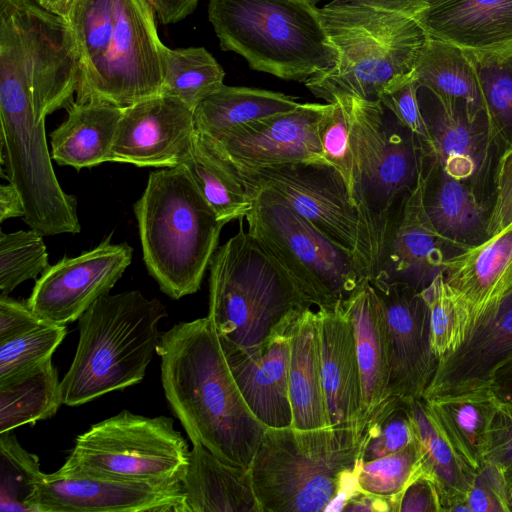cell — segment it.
<instances>
[{
	"mask_svg": "<svg viewBox=\"0 0 512 512\" xmlns=\"http://www.w3.org/2000/svg\"><path fill=\"white\" fill-rule=\"evenodd\" d=\"M414 18L442 0H347Z\"/></svg>",
	"mask_w": 512,
	"mask_h": 512,
	"instance_id": "11a10c76",
	"label": "cell"
},
{
	"mask_svg": "<svg viewBox=\"0 0 512 512\" xmlns=\"http://www.w3.org/2000/svg\"><path fill=\"white\" fill-rule=\"evenodd\" d=\"M110 236L97 247L73 258H63L36 280L27 299L41 318L58 325L78 320L121 278L132 260L126 243L113 244Z\"/></svg>",
	"mask_w": 512,
	"mask_h": 512,
	"instance_id": "9a60e30c",
	"label": "cell"
},
{
	"mask_svg": "<svg viewBox=\"0 0 512 512\" xmlns=\"http://www.w3.org/2000/svg\"><path fill=\"white\" fill-rule=\"evenodd\" d=\"M208 18L221 49L259 72L305 82L338 61L319 8L305 0H209Z\"/></svg>",
	"mask_w": 512,
	"mask_h": 512,
	"instance_id": "ba28073f",
	"label": "cell"
},
{
	"mask_svg": "<svg viewBox=\"0 0 512 512\" xmlns=\"http://www.w3.org/2000/svg\"><path fill=\"white\" fill-rule=\"evenodd\" d=\"M504 480L509 502L512 506V463L504 470Z\"/></svg>",
	"mask_w": 512,
	"mask_h": 512,
	"instance_id": "91938a15",
	"label": "cell"
},
{
	"mask_svg": "<svg viewBox=\"0 0 512 512\" xmlns=\"http://www.w3.org/2000/svg\"><path fill=\"white\" fill-rule=\"evenodd\" d=\"M369 281L383 302L389 325L390 396L422 399L439 362L431 348L426 300L409 285Z\"/></svg>",
	"mask_w": 512,
	"mask_h": 512,
	"instance_id": "ffe728a7",
	"label": "cell"
},
{
	"mask_svg": "<svg viewBox=\"0 0 512 512\" xmlns=\"http://www.w3.org/2000/svg\"><path fill=\"white\" fill-rule=\"evenodd\" d=\"M360 463L353 429L267 427L250 466L261 512L342 511Z\"/></svg>",
	"mask_w": 512,
	"mask_h": 512,
	"instance_id": "3957f363",
	"label": "cell"
},
{
	"mask_svg": "<svg viewBox=\"0 0 512 512\" xmlns=\"http://www.w3.org/2000/svg\"><path fill=\"white\" fill-rule=\"evenodd\" d=\"M318 133L324 160L342 175L352 195L354 156L351 145L349 108L345 97L337 98L333 103H329L328 109L319 122Z\"/></svg>",
	"mask_w": 512,
	"mask_h": 512,
	"instance_id": "f6af8a7d",
	"label": "cell"
},
{
	"mask_svg": "<svg viewBox=\"0 0 512 512\" xmlns=\"http://www.w3.org/2000/svg\"><path fill=\"white\" fill-rule=\"evenodd\" d=\"M398 512H442L437 487L424 468L402 491Z\"/></svg>",
	"mask_w": 512,
	"mask_h": 512,
	"instance_id": "f907efd6",
	"label": "cell"
},
{
	"mask_svg": "<svg viewBox=\"0 0 512 512\" xmlns=\"http://www.w3.org/2000/svg\"><path fill=\"white\" fill-rule=\"evenodd\" d=\"M421 293L429 309L431 348L440 360L463 344L470 331V316L445 282L442 271Z\"/></svg>",
	"mask_w": 512,
	"mask_h": 512,
	"instance_id": "f35d334b",
	"label": "cell"
},
{
	"mask_svg": "<svg viewBox=\"0 0 512 512\" xmlns=\"http://www.w3.org/2000/svg\"><path fill=\"white\" fill-rule=\"evenodd\" d=\"M463 51L478 79L491 138L503 150L512 143V47Z\"/></svg>",
	"mask_w": 512,
	"mask_h": 512,
	"instance_id": "8d00e7d4",
	"label": "cell"
},
{
	"mask_svg": "<svg viewBox=\"0 0 512 512\" xmlns=\"http://www.w3.org/2000/svg\"><path fill=\"white\" fill-rule=\"evenodd\" d=\"M423 170L416 188L393 208L383 231L370 280L402 283L421 291L442 271L454 247L432 225L423 202Z\"/></svg>",
	"mask_w": 512,
	"mask_h": 512,
	"instance_id": "2e32d148",
	"label": "cell"
},
{
	"mask_svg": "<svg viewBox=\"0 0 512 512\" xmlns=\"http://www.w3.org/2000/svg\"><path fill=\"white\" fill-rule=\"evenodd\" d=\"M464 507L465 512H511L503 471L489 463L478 470Z\"/></svg>",
	"mask_w": 512,
	"mask_h": 512,
	"instance_id": "bcb514c9",
	"label": "cell"
},
{
	"mask_svg": "<svg viewBox=\"0 0 512 512\" xmlns=\"http://www.w3.org/2000/svg\"><path fill=\"white\" fill-rule=\"evenodd\" d=\"M220 342L232 376L254 416L266 427L291 426L289 331L274 336L254 352L222 338Z\"/></svg>",
	"mask_w": 512,
	"mask_h": 512,
	"instance_id": "7402d4cb",
	"label": "cell"
},
{
	"mask_svg": "<svg viewBox=\"0 0 512 512\" xmlns=\"http://www.w3.org/2000/svg\"><path fill=\"white\" fill-rule=\"evenodd\" d=\"M417 440L414 421L406 401L390 396L373 413L359 438L361 462L398 452Z\"/></svg>",
	"mask_w": 512,
	"mask_h": 512,
	"instance_id": "ab89813d",
	"label": "cell"
},
{
	"mask_svg": "<svg viewBox=\"0 0 512 512\" xmlns=\"http://www.w3.org/2000/svg\"><path fill=\"white\" fill-rule=\"evenodd\" d=\"M399 498L370 493L359 488L344 504L343 512H398Z\"/></svg>",
	"mask_w": 512,
	"mask_h": 512,
	"instance_id": "f5cc1de1",
	"label": "cell"
},
{
	"mask_svg": "<svg viewBox=\"0 0 512 512\" xmlns=\"http://www.w3.org/2000/svg\"><path fill=\"white\" fill-rule=\"evenodd\" d=\"M414 79L445 105L463 101L472 114L484 112L475 70L457 46L429 37L416 65Z\"/></svg>",
	"mask_w": 512,
	"mask_h": 512,
	"instance_id": "e575fe53",
	"label": "cell"
},
{
	"mask_svg": "<svg viewBox=\"0 0 512 512\" xmlns=\"http://www.w3.org/2000/svg\"><path fill=\"white\" fill-rule=\"evenodd\" d=\"M179 165L187 172L218 220L227 224L247 215L252 202L244 185L232 164L217 151L206 135L195 131Z\"/></svg>",
	"mask_w": 512,
	"mask_h": 512,
	"instance_id": "1f68e13d",
	"label": "cell"
},
{
	"mask_svg": "<svg viewBox=\"0 0 512 512\" xmlns=\"http://www.w3.org/2000/svg\"><path fill=\"white\" fill-rule=\"evenodd\" d=\"M305 1H308V2H310V3L315 4V3H317V2H319V1H321V0H305Z\"/></svg>",
	"mask_w": 512,
	"mask_h": 512,
	"instance_id": "94428289",
	"label": "cell"
},
{
	"mask_svg": "<svg viewBox=\"0 0 512 512\" xmlns=\"http://www.w3.org/2000/svg\"><path fill=\"white\" fill-rule=\"evenodd\" d=\"M423 202L434 228L459 251L487 238L486 203L469 185L449 177L427 152Z\"/></svg>",
	"mask_w": 512,
	"mask_h": 512,
	"instance_id": "4316f807",
	"label": "cell"
},
{
	"mask_svg": "<svg viewBox=\"0 0 512 512\" xmlns=\"http://www.w3.org/2000/svg\"><path fill=\"white\" fill-rule=\"evenodd\" d=\"M66 334V325H58L41 318L13 336L0 340V382L32 370L51 359Z\"/></svg>",
	"mask_w": 512,
	"mask_h": 512,
	"instance_id": "60d3db41",
	"label": "cell"
},
{
	"mask_svg": "<svg viewBox=\"0 0 512 512\" xmlns=\"http://www.w3.org/2000/svg\"><path fill=\"white\" fill-rule=\"evenodd\" d=\"M316 315L330 426L353 429L358 436L362 386L352 322L343 302L318 308Z\"/></svg>",
	"mask_w": 512,
	"mask_h": 512,
	"instance_id": "603a6c76",
	"label": "cell"
},
{
	"mask_svg": "<svg viewBox=\"0 0 512 512\" xmlns=\"http://www.w3.org/2000/svg\"><path fill=\"white\" fill-rule=\"evenodd\" d=\"M232 166L246 192L266 191L279 197L336 245L354 254L370 278L368 238L348 185L332 165L307 160L266 167Z\"/></svg>",
	"mask_w": 512,
	"mask_h": 512,
	"instance_id": "4fadbf2b",
	"label": "cell"
},
{
	"mask_svg": "<svg viewBox=\"0 0 512 512\" xmlns=\"http://www.w3.org/2000/svg\"><path fill=\"white\" fill-rule=\"evenodd\" d=\"M485 461L503 472L512 463V401H499L490 429Z\"/></svg>",
	"mask_w": 512,
	"mask_h": 512,
	"instance_id": "681fc988",
	"label": "cell"
},
{
	"mask_svg": "<svg viewBox=\"0 0 512 512\" xmlns=\"http://www.w3.org/2000/svg\"><path fill=\"white\" fill-rule=\"evenodd\" d=\"M161 57V94L176 97L193 110L224 85L222 66L203 47L171 49L163 45Z\"/></svg>",
	"mask_w": 512,
	"mask_h": 512,
	"instance_id": "74e56055",
	"label": "cell"
},
{
	"mask_svg": "<svg viewBox=\"0 0 512 512\" xmlns=\"http://www.w3.org/2000/svg\"><path fill=\"white\" fill-rule=\"evenodd\" d=\"M512 356V299L438 362L423 399L490 388L496 370Z\"/></svg>",
	"mask_w": 512,
	"mask_h": 512,
	"instance_id": "cb8c5ba5",
	"label": "cell"
},
{
	"mask_svg": "<svg viewBox=\"0 0 512 512\" xmlns=\"http://www.w3.org/2000/svg\"><path fill=\"white\" fill-rule=\"evenodd\" d=\"M143 260L173 299L196 293L225 225L182 166L150 173L134 205Z\"/></svg>",
	"mask_w": 512,
	"mask_h": 512,
	"instance_id": "8992f818",
	"label": "cell"
},
{
	"mask_svg": "<svg viewBox=\"0 0 512 512\" xmlns=\"http://www.w3.org/2000/svg\"><path fill=\"white\" fill-rule=\"evenodd\" d=\"M493 182L494 195L487 220V238L512 222V143L502 150L497 159Z\"/></svg>",
	"mask_w": 512,
	"mask_h": 512,
	"instance_id": "c3c4849f",
	"label": "cell"
},
{
	"mask_svg": "<svg viewBox=\"0 0 512 512\" xmlns=\"http://www.w3.org/2000/svg\"><path fill=\"white\" fill-rule=\"evenodd\" d=\"M490 389L499 401H512V356L496 370Z\"/></svg>",
	"mask_w": 512,
	"mask_h": 512,
	"instance_id": "6f0895ef",
	"label": "cell"
},
{
	"mask_svg": "<svg viewBox=\"0 0 512 512\" xmlns=\"http://www.w3.org/2000/svg\"><path fill=\"white\" fill-rule=\"evenodd\" d=\"M416 429L425 473L435 483L442 512H465L475 472L469 469L440 431L423 399L406 401Z\"/></svg>",
	"mask_w": 512,
	"mask_h": 512,
	"instance_id": "d6a6232c",
	"label": "cell"
},
{
	"mask_svg": "<svg viewBox=\"0 0 512 512\" xmlns=\"http://www.w3.org/2000/svg\"><path fill=\"white\" fill-rule=\"evenodd\" d=\"M423 401L460 460L473 472L480 470L486 464L490 429L499 404L493 391L482 388Z\"/></svg>",
	"mask_w": 512,
	"mask_h": 512,
	"instance_id": "f1b7e54d",
	"label": "cell"
},
{
	"mask_svg": "<svg viewBox=\"0 0 512 512\" xmlns=\"http://www.w3.org/2000/svg\"><path fill=\"white\" fill-rule=\"evenodd\" d=\"M42 473L35 454L11 432L0 433V512H31L29 501Z\"/></svg>",
	"mask_w": 512,
	"mask_h": 512,
	"instance_id": "b9f144b4",
	"label": "cell"
},
{
	"mask_svg": "<svg viewBox=\"0 0 512 512\" xmlns=\"http://www.w3.org/2000/svg\"><path fill=\"white\" fill-rule=\"evenodd\" d=\"M345 98L354 156L351 196L370 244L372 275L393 208L419 182L425 147L380 101Z\"/></svg>",
	"mask_w": 512,
	"mask_h": 512,
	"instance_id": "30bf717a",
	"label": "cell"
},
{
	"mask_svg": "<svg viewBox=\"0 0 512 512\" xmlns=\"http://www.w3.org/2000/svg\"><path fill=\"white\" fill-rule=\"evenodd\" d=\"M418 102L429 141L424 144L431 160L451 178L469 185L485 202L492 151L496 149L483 112L474 115L463 101L445 105L427 88L419 86Z\"/></svg>",
	"mask_w": 512,
	"mask_h": 512,
	"instance_id": "e0dca14e",
	"label": "cell"
},
{
	"mask_svg": "<svg viewBox=\"0 0 512 512\" xmlns=\"http://www.w3.org/2000/svg\"><path fill=\"white\" fill-rule=\"evenodd\" d=\"M62 404L61 381L49 359L0 382V433L51 418Z\"/></svg>",
	"mask_w": 512,
	"mask_h": 512,
	"instance_id": "d590c367",
	"label": "cell"
},
{
	"mask_svg": "<svg viewBox=\"0 0 512 512\" xmlns=\"http://www.w3.org/2000/svg\"><path fill=\"white\" fill-rule=\"evenodd\" d=\"M418 88L419 85L412 78L386 89L381 93L379 101L426 144L429 134L418 102Z\"/></svg>",
	"mask_w": 512,
	"mask_h": 512,
	"instance_id": "7dc6e473",
	"label": "cell"
},
{
	"mask_svg": "<svg viewBox=\"0 0 512 512\" xmlns=\"http://www.w3.org/2000/svg\"><path fill=\"white\" fill-rule=\"evenodd\" d=\"M79 74L64 17L36 0H0V94L29 99L39 123L73 101Z\"/></svg>",
	"mask_w": 512,
	"mask_h": 512,
	"instance_id": "9c48e42d",
	"label": "cell"
},
{
	"mask_svg": "<svg viewBox=\"0 0 512 512\" xmlns=\"http://www.w3.org/2000/svg\"><path fill=\"white\" fill-rule=\"evenodd\" d=\"M186 512H261L249 468L193 444L181 481Z\"/></svg>",
	"mask_w": 512,
	"mask_h": 512,
	"instance_id": "83f0119b",
	"label": "cell"
},
{
	"mask_svg": "<svg viewBox=\"0 0 512 512\" xmlns=\"http://www.w3.org/2000/svg\"><path fill=\"white\" fill-rule=\"evenodd\" d=\"M162 24H173L189 16L199 0H148Z\"/></svg>",
	"mask_w": 512,
	"mask_h": 512,
	"instance_id": "db71d44e",
	"label": "cell"
},
{
	"mask_svg": "<svg viewBox=\"0 0 512 512\" xmlns=\"http://www.w3.org/2000/svg\"><path fill=\"white\" fill-rule=\"evenodd\" d=\"M329 103H300L295 109L253 120L228 132L208 137L217 151L234 165L266 167L324 160L319 122Z\"/></svg>",
	"mask_w": 512,
	"mask_h": 512,
	"instance_id": "ac0fdd59",
	"label": "cell"
},
{
	"mask_svg": "<svg viewBox=\"0 0 512 512\" xmlns=\"http://www.w3.org/2000/svg\"><path fill=\"white\" fill-rule=\"evenodd\" d=\"M24 204L18 190L12 185L0 187V221L3 222L13 217H23Z\"/></svg>",
	"mask_w": 512,
	"mask_h": 512,
	"instance_id": "9f6ffc18",
	"label": "cell"
},
{
	"mask_svg": "<svg viewBox=\"0 0 512 512\" xmlns=\"http://www.w3.org/2000/svg\"><path fill=\"white\" fill-rule=\"evenodd\" d=\"M156 18L148 0H76L65 17L79 59L76 101L125 107L161 94Z\"/></svg>",
	"mask_w": 512,
	"mask_h": 512,
	"instance_id": "7a4b0ae2",
	"label": "cell"
},
{
	"mask_svg": "<svg viewBox=\"0 0 512 512\" xmlns=\"http://www.w3.org/2000/svg\"><path fill=\"white\" fill-rule=\"evenodd\" d=\"M422 470L421 448L417 438L398 452L361 462L357 481L364 491L387 497L396 496L400 501L404 488Z\"/></svg>",
	"mask_w": 512,
	"mask_h": 512,
	"instance_id": "ee69618b",
	"label": "cell"
},
{
	"mask_svg": "<svg viewBox=\"0 0 512 512\" xmlns=\"http://www.w3.org/2000/svg\"><path fill=\"white\" fill-rule=\"evenodd\" d=\"M45 9L60 15L67 17L76 0H36Z\"/></svg>",
	"mask_w": 512,
	"mask_h": 512,
	"instance_id": "680465c9",
	"label": "cell"
},
{
	"mask_svg": "<svg viewBox=\"0 0 512 512\" xmlns=\"http://www.w3.org/2000/svg\"><path fill=\"white\" fill-rule=\"evenodd\" d=\"M189 452L172 418L123 410L79 435L60 469L131 482L176 483L185 475Z\"/></svg>",
	"mask_w": 512,
	"mask_h": 512,
	"instance_id": "7c38bea8",
	"label": "cell"
},
{
	"mask_svg": "<svg viewBox=\"0 0 512 512\" xmlns=\"http://www.w3.org/2000/svg\"><path fill=\"white\" fill-rule=\"evenodd\" d=\"M196 131L194 110L159 94L122 107L110 161L138 167L179 165Z\"/></svg>",
	"mask_w": 512,
	"mask_h": 512,
	"instance_id": "d6986e66",
	"label": "cell"
},
{
	"mask_svg": "<svg viewBox=\"0 0 512 512\" xmlns=\"http://www.w3.org/2000/svg\"><path fill=\"white\" fill-rule=\"evenodd\" d=\"M442 272L468 310L470 333L512 299V222L497 234L448 257Z\"/></svg>",
	"mask_w": 512,
	"mask_h": 512,
	"instance_id": "44dd1931",
	"label": "cell"
},
{
	"mask_svg": "<svg viewBox=\"0 0 512 512\" xmlns=\"http://www.w3.org/2000/svg\"><path fill=\"white\" fill-rule=\"evenodd\" d=\"M293 96L264 89L222 85L194 109L196 130L217 137L230 129L295 109Z\"/></svg>",
	"mask_w": 512,
	"mask_h": 512,
	"instance_id": "836d02e7",
	"label": "cell"
},
{
	"mask_svg": "<svg viewBox=\"0 0 512 512\" xmlns=\"http://www.w3.org/2000/svg\"><path fill=\"white\" fill-rule=\"evenodd\" d=\"M248 232L280 263L311 305L334 308L365 279L354 254L336 245L283 200L246 192Z\"/></svg>",
	"mask_w": 512,
	"mask_h": 512,
	"instance_id": "8fae6325",
	"label": "cell"
},
{
	"mask_svg": "<svg viewBox=\"0 0 512 512\" xmlns=\"http://www.w3.org/2000/svg\"><path fill=\"white\" fill-rule=\"evenodd\" d=\"M42 234L34 229L0 233V296L49 268Z\"/></svg>",
	"mask_w": 512,
	"mask_h": 512,
	"instance_id": "7bdbcfd3",
	"label": "cell"
},
{
	"mask_svg": "<svg viewBox=\"0 0 512 512\" xmlns=\"http://www.w3.org/2000/svg\"><path fill=\"white\" fill-rule=\"evenodd\" d=\"M41 319L27 304L0 296V340L9 338Z\"/></svg>",
	"mask_w": 512,
	"mask_h": 512,
	"instance_id": "816d5d0a",
	"label": "cell"
},
{
	"mask_svg": "<svg viewBox=\"0 0 512 512\" xmlns=\"http://www.w3.org/2000/svg\"><path fill=\"white\" fill-rule=\"evenodd\" d=\"M67 112V119L50 135L52 159L77 170L109 162L122 107L75 100Z\"/></svg>",
	"mask_w": 512,
	"mask_h": 512,
	"instance_id": "4dcf8cb0",
	"label": "cell"
},
{
	"mask_svg": "<svg viewBox=\"0 0 512 512\" xmlns=\"http://www.w3.org/2000/svg\"><path fill=\"white\" fill-rule=\"evenodd\" d=\"M289 397L292 427H330L323 388L316 312L305 309L289 329Z\"/></svg>",
	"mask_w": 512,
	"mask_h": 512,
	"instance_id": "f546056e",
	"label": "cell"
},
{
	"mask_svg": "<svg viewBox=\"0 0 512 512\" xmlns=\"http://www.w3.org/2000/svg\"><path fill=\"white\" fill-rule=\"evenodd\" d=\"M414 19L429 37L462 50L512 47V0H442Z\"/></svg>",
	"mask_w": 512,
	"mask_h": 512,
	"instance_id": "484cf974",
	"label": "cell"
},
{
	"mask_svg": "<svg viewBox=\"0 0 512 512\" xmlns=\"http://www.w3.org/2000/svg\"><path fill=\"white\" fill-rule=\"evenodd\" d=\"M319 10L339 56L332 68L304 82L315 97L379 101L389 87L414 78L429 38L414 18L347 0Z\"/></svg>",
	"mask_w": 512,
	"mask_h": 512,
	"instance_id": "277c9868",
	"label": "cell"
},
{
	"mask_svg": "<svg viewBox=\"0 0 512 512\" xmlns=\"http://www.w3.org/2000/svg\"><path fill=\"white\" fill-rule=\"evenodd\" d=\"M165 306L132 290L105 295L78 319L79 341L61 380L63 404L78 406L138 384L156 353Z\"/></svg>",
	"mask_w": 512,
	"mask_h": 512,
	"instance_id": "52a82bcc",
	"label": "cell"
},
{
	"mask_svg": "<svg viewBox=\"0 0 512 512\" xmlns=\"http://www.w3.org/2000/svg\"><path fill=\"white\" fill-rule=\"evenodd\" d=\"M31 512H186L181 482L142 483L65 472L42 473Z\"/></svg>",
	"mask_w": 512,
	"mask_h": 512,
	"instance_id": "5bb4252c",
	"label": "cell"
},
{
	"mask_svg": "<svg viewBox=\"0 0 512 512\" xmlns=\"http://www.w3.org/2000/svg\"><path fill=\"white\" fill-rule=\"evenodd\" d=\"M156 354L165 397L192 444L250 469L267 427L242 397L211 318L174 325Z\"/></svg>",
	"mask_w": 512,
	"mask_h": 512,
	"instance_id": "6da1fadb",
	"label": "cell"
},
{
	"mask_svg": "<svg viewBox=\"0 0 512 512\" xmlns=\"http://www.w3.org/2000/svg\"><path fill=\"white\" fill-rule=\"evenodd\" d=\"M209 313L220 338L254 352L287 333L311 307L280 263L248 231L217 248L209 264Z\"/></svg>",
	"mask_w": 512,
	"mask_h": 512,
	"instance_id": "5b68a950",
	"label": "cell"
},
{
	"mask_svg": "<svg viewBox=\"0 0 512 512\" xmlns=\"http://www.w3.org/2000/svg\"><path fill=\"white\" fill-rule=\"evenodd\" d=\"M353 325L362 386L358 437L373 413L390 397L391 342L385 307L368 278L343 301Z\"/></svg>",
	"mask_w": 512,
	"mask_h": 512,
	"instance_id": "d4e9b609",
	"label": "cell"
}]
</instances>
